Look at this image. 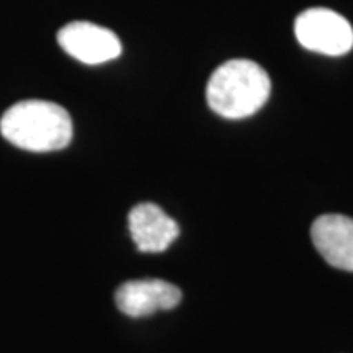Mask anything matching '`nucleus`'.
Instances as JSON below:
<instances>
[{"instance_id":"nucleus-6","label":"nucleus","mask_w":353,"mask_h":353,"mask_svg":"<svg viewBox=\"0 0 353 353\" xmlns=\"http://www.w3.org/2000/svg\"><path fill=\"white\" fill-rule=\"evenodd\" d=\"M128 224L139 252H164L180 234L179 224L154 203L136 205L130 211Z\"/></svg>"},{"instance_id":"nucleus-7","label":"nucleus","mask_w":353,"mask_h":353,"mask_svg":"<svg viewBox=\"0 0 353 353\" xmlns=\"http://www.w3.org/2000/svg\"><path fill=\"white\" fill-rule=\"evenodd\" d=\"M312 244L329 265L353 272V219L342 214H324L311 228Z\"/></svg>"},{"instance_id":"nucleus-5","label":"nucleus","mask_w":353,"mask_h":353,"mask_svg":"<svg viewBox=\"0 0 353 353\" xmlns=\"http://www.w3.org/2000/svg\"><path fill=\"white\" fill-rule=\"evenodd\" d=\"M182 291L179 286L159 278H143L123 283L114 293V301L123 314L130 317L151 316L179 306Z\"/></svg>"},{"instance_id":"nucleus-2","label":"nucleus","mask_w":353,"mask_h":353,"mask_svg":"<svg viewBox=\"0 0 353 353\" xmlns=\"http://www.w3.org/2000/svg\"><path fill=\"white\" fill-rule=\"evenodd\" d=\"M270 90V77L262 65L249 59H232L221 64L210 77L206 100L219 117L242 120L267 103Z\"/></svg>"},{"instance_id":"nucleus-3","label":"nucleus","mask_w":353,"mask_h":353,"mask_svg":"<svg viewBox=\"0 0 353 353\" xmlns=\"http://www.w3.org/2000/svg\"><path fill=\"white\" fill-rule=\"evenodd\" d=\"M294 34L309 51L343 56L353 48V28L347 19L329 8H309L294 21Z\"/></svg>"},{"instance_id":"nucleus-4","label":"nucleus","mask_w":353,"mask_h":353,"mask_svg":"<svg viewBox=\"0 0 353 353\" xmlns=\"http://www.w3.org/2000/svg\"><path fill=\"white\" fill-rule=\"evenodd\" d=\"M57 43L74 59L97 65L117 59L121 54V41L112 30L90 23L72 21L57 32Z\"/></svg>"},{"instance_id":"nucleus-1","label":"nucleus","mask_w":353,"mask_h":353,"mask_svg":"<svg viewBox=\"0 0 353 353\" xmlns=\"http://www.w3.org/2000/svg\"><path fill=\"white\" fill-rule=\"evenodd\" d=\"M0 132L8 143L30 152H52L72 141L68 110L46 100H23L0 118Z\"/></svg>"}]
</instances>
